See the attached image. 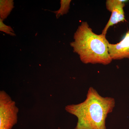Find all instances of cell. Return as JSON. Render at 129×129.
Listing matches in <instances>:
<instances>
[{
    "label": "cell",
    "mask_w": 129,
    "mask_h": 129,
    "mask_svg": "<svg viewBox=\"0 0 129 129\" xmlns=\"http://www.w3.org/2000/svg\"><path fill=\"white\" fill-rule=\"evenodd\" d=\"M0 30L11 36H15L16 34L13 29L10 26L6 25L3 23V20L0 18Z\"/></svg>",
    "instance_id": "obj_7"
},
{
    "label": "cell",
    "mask_w": 129,
    "mask_h": 129,
    "mask_svg": "<svg viewBox=\"0 0 129 129\" xmlns=\"http://www.w3.org/2000/svg\"><path fill=\"white\" fill-rule=\"evenodd\" d=\"M115 106L114 98L102 96L90 87L84 101L68 109L78 118L75 129H106V118Z\"/></svg>",
    "instance_id": "obj_1"
},
{
    "label": "cell",
    "mask_w": 129,
    "mask_h": 129,
    "mask_svg": "<svg viewBox=\"0 0 129 129\" xmlns=\"http://www.w3.org/2000/svg\"><path fill=\"white\" fill-rule=\"evenodd\" d=\"M71 2V0H61L60 9L57 11L53 12L56 14L57 18H58L60 16H62L68 12Z\"/></svg>",
    "instance_id": "obj_6"
},
{
    "label": "cell",
    "mask_w": 129,
    "mask_h": 129,
    "mask_svg": "<svg viewBox=\"0 0 129 129\" xmlns=\"http://www.w3.org/2000/svg\"><path fill=\"white\" fill-rule=\"evenodd\" d=\"M108 51L112 60H121L129 58V31L126 33L123 39L115 44L109 43Z\"/></svg>",
    "instance_id": "obj_4"
},
{
    "label": "cell",
    "mask_w": 129,
    "mask_h": 129,
    "mask_svg": "<svg viewBox=\"0 0 129 129\" xmlns=\"http://www.w3.org/2000/svg\"><path fill=\"white\" fill-rule=\"evenodd\" d=\"M14 8V2L13 0L0 1V17L4 20L7 18Z\"/></svg>",
    "instance_id": "obj_5"
},
{
    "label": "cell",
    "mask_w": 129,
    "mask_h": 129,
    "mask_svg": "<svg viewBox=\"0 0 129 129\" xmlns=\"http://www.w3.org/2000/svg\"><path fill=\"white\" fill-rule=\"evenodd\" d=\"M74 38L70 45L84 63L107 65L112 62L108 51L109 43L106 36L95 34L87 22L81 23Z\"/></svg>",
    "instance_id": "obj_2"
},
{
    "label": "cell",
    "mask_w": 129,
    "mask_h": 129,
    "mask_svg": "<svg viewBox=\"0 0 129 129\" xmlns=\"http://www.w3.org/2000/svg\"><path fill=\"white\" fill-rule=\"evenodd\" d=\"M121 0H107L106 1L107 9L112 13L110 19L109 20L102 34L106 36L109 28L118 23L124 22L125 20L123 8L125 6L124 2Z\"/></svg>",
    "instance_id": "obj_3"
}]
</instances>
